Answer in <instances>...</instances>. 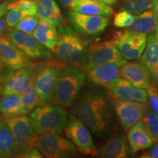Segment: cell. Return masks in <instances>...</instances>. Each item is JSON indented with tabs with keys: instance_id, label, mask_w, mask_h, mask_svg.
Here are the masks:
<instances>
[{
	"instance_id": "obj_9",
	"label": "cell",
	"mask_w": 158,
	"mask_h": 158,
	"mask_svg": "<svg viewBox=\"0 0 158 158\" xmlns=\"http://www.w3.org/2000/svg\"><path fill=\"white\" fill-rule=\"evenodd\" d=\"M65 132L79 152L84 155L95 156L98 152L89 130L80 118L72 115L65 126Z\"/></svg>"
},
{
	"instance_id": "obj_2",
	"label": "cell",
	"mask_w": 158,
	"mask_h": 158,
	"mask_svg": "<svg viewBox=\"0 0 158 158\" xmlns=\"http://www.w3.org/2000/svg\"><path fill=\"white\" fill-rule=\"evenodd\" d=\"M86 80V74L73 65H66L59 72L54 94L50 101L68 108L76 100Z\"/></svg>"
},
{
	"instance_id": "obj_22",
	"label": "cell",
	"mask_w": 158,
	"mask_h": 158,
	"mask_svg": "<svg viewBox=\"0 0 158 158\" xmlns=\"http://www.w3.org/2000/svg\"><path fill=\"white\" fill-rule=\"evenodd\" d=\"M71 9L86 15L110 17L114 14V10L109 5L94 0H74Z\"/></svg>"
},
{
	"instance_id": "obj_7",
	"label": "cell",
	"mask_w": 158,
	"mask_h": 158,
	"mask_svg": "<svg viewBox=\"0 0 158 158\" xmlns=\"http://www.w3.org/2000/svg\"><path fill=\"white\" fill-rule=\"evenodd\" d=\"M35 147L44 157L48 158L70 157L76 154V147L72 141L56 132L37 134Z\"/></svg>"
},
{
	"instance_id": "obj_14",
	"label": "cell",
	"mask_w": 158,
	"mask_h": 158,
	"mask_svg": "<svg viewBox=\"0 0 158 158\" xmlns=\"http://www.w3.org/2000/svg\"><path fill=\"white\" fill-rule=\"evenodd\" d=\"M35 73L33 64L15 70L0 84V95L20 94L34 78Z\"/></svg>"
},
{
	"instance_id": "obj_43",
	"label": "cell",
	"mask_w": 158,
	"mask_h": 158,
	"mask_svg": "<svg viewBox=\"0 0 158 158\" xmlns=\"http://www.w3.org/2000/svg\"><path fill=\"white\" fill-rule=\"evenodd\" d=\"M94 1L100 2H103L106 4H108V5H113V4H115L117 0H94Z\"/></svg>"
},
{
	"instance_id": "obj_37",
	"label": "cell",
	"mask_w": 158,
	"mask_h": 158,
	"mask_svg": "<svg viewBox=\"0 0 158 158\" xmlns=\"http://www.w3.org/2000/svg\"><path fill=\"white\" fill-rule=\"evenodd\" d=\"M147 151L142 154L141 157L143 158H158V142L153 144Z\"/></svg>"
},
{
	"instance_id": "obj_33",
	"label": "cell",
	"mask_w": 158,
	"mask_h": 158,
	"mask_svg": "<svg viewBox=\"0 0 158 158\" xmlns=\"http://www.w3.org/2000/svg\"><path fill=\"white\" fill-rule=\"evenodd\" d=\"M135 18V15H133L126 10L120 11L114 15V24L118 28H125L131 25Z\"/></svg>"
},
{
	"instance_id": "obj_41",
	"label": "cell",
	"mask_w": 158,
	"mask_h": 158,
	"mask_svg": "<svg viewBox=\"0 0 158 158\" xmlns=\"http://www.w3.org/2000/svg\"><path fill=\"white\" fill-rule=\"evenodd\" d=\"M59 2L64 7H67V8H71V7H72L73 3L74 0H59Z\"/></svg>"
},
{
	"instance_id": "obj_39",
	"label": "cell",
	"mask_w": 158,
	"mask_h": 158,
	"mask_svg": "<svg viewBox=\"0 0 158 158\" xmlns=\"http://www.w3.org/2000/svg\"><path fill=\"white\" fill-rule=\"evenodd\" d=\"M13 0H4L0 3V19L2 18L8 10V5Z\"/></svg>"
},
{
	"instance_id": "obj_20",
	"label": "cell",
	"mask_w": 158,
	"mask_h": 158,
	"mask_svg": "<svg viewBox=\"0 0 158 158\" xmlns=\"http://www.w3.org/2000/svg\"><path fill=\"white\" fill-rule=\"evenodd\" d=\"M131 154L125 137L122 135H117L100 147L97 155L104 158H125L130 157Z\"/></svg>"
},
{
	"instance_id": "obj_11",
	"label": "cell",
	"mask_w": 158,
	"mask_h": 158,
	"mask_svg": "<svg viewBox=\"0 0 158 158\" xmlns=\"http://www.w3.org/2000/svg\"><path fill=\"white\" fill-rule=\"evenodd\" d=\"M115 43L124 59L135 60L143 54L147 43V34L124 31L117 33Z\"/></svg>"
},
{
	"instance_id": "obj_26",
	"label": "cell",
	"mask_w": 158,
	"mask_h": 158,
	"mask_svg": "<svg viewBox=\"0 0 158 158\" xmlns=\"http://www.w3.org/2000/svg\"><path fill=\"white\" fill-rule=\"evenodd\" d=\"M20 152L5 121L0 124V158L19 157Z\"/></svg>"
},
{
	"instance_id": "obj_15",
	"label": "cell",
	"mask_w": 158,
	"mask_h": 158,
	"mask_svg": "<svg viewBox=\"0 0 158 158\" xmlns=\"http://www.w3.org/2000/svg\"><path fill=\"white\" fill-rule=\"evenodd\" d=\"M109 96L123 100L147 102V92L135 87L124 78H117L106 88Z\"/></svg>"
},
{
	"instance_id": "obj_29",
	"label": "cell",
	"mask_w": 158,
	"mask_h": 158,
	"mask_svg": "<svg viewBox=\"0 0 158 158\" xmlns=\"http://www.w3.org/2000/svg\"><path fill=\"white\" fill-rule=\"evenodd\" d=\"M122 3L126 10L135 15L152 8V0H122Z\"/></svg>"
},
{
	"instance_id": "obj_30",
	"label": "cell",
	"mask_w": 158,
	"mask_h": 158,
	"mask_svg": "<svg viewBox=\"0 0 158 158\" xmlns=\"http://www.w3.org/2000/svg\"><path fill=\"white\" fill-rule=\"evenodd\" d=\"M39 19L36 15H29L21 19L14 27L16 30L23 31L27 34L32 35L33 31L38 23Z\"/></svg>"
},
{
	"instance_id": "obj_44",
	"label": "cell",
	"mask_w": 158,
	"mask_h": 158,
	"mask_svg": "<svg viewBox=\"0 0 158 158\" xmlns=\"http://www.w3.org/2000/svg\"><path fill=\"white\" fill-rule=\"evenodd\" d=\"M154 30H155V35H156V37L158 38V22L157 23V24H156V27Z\"/></svg>"
},
{
	"instance_id": "obj_12",
	"label": "cell",
	"mask_w": 158,
	"mask_h": 158,
	"mask_svg": "<svg viewBox=\"0 0 158 158\" xmlns=\"http://www.w3.org/2000/svg\"><path fill=\"white\" fill-rule=\"evenodd\" d=\"M7 37L29 59H48L51 58V51L38 42L33 35L15 29H10Z\"/></svg>"
},
{
	"instance_id": "obj_23",
	"label": "cell",
	"mask_w": 158,
	"mask_h": 158,
	"mask_svg": "<svg viewBox=\"0 0 158 158\" xmlns=\"http://www.w3.org/2000/svg\"><path fill=\"white\" fill-rule=\"evenodd\" d=\"M32 35L45 48L54 52L58 40V31L56 30V27L39 19L38 23L33 31Z\"/></svg>"
},
{
	"instance_id": "obj_6",
	"label": "cell",
	"mask_w": 158,
	"mask_h": 158,
	"mask_svg": "<svg viewBox=\"0 0 158 158\" xmlns=\"http://www.w3.org/2000/svg\"><path fill=\"white\" fill-rule=\"evenodd\" d=\"M66 65L62 62H48L39 66L35 65L34 87L42 103L51 100L59 72Z\"/></svg>"
},
{
	"instance_id": "obj_45",
	"label": "cell",
	"mask_w": 158,
	"mask_h": 158,
	"mask_svg": "<svg viewBox=\"0 0 158 158\" xmlns=\"http://www.w3.org/2000/svg\"><path fill=\"white\" fill-rule=\"evenodd\" d=\"M4 120V117H3V116L2 115V114H0V124L2 123V122Z\"/></svg>"
},
{
	"instance_id": "obj_35",
	"label": "cell",
	"mask_w": 158,
	"mask_h": 158,
	"mask_svg": "<svg viewBox=\"0 0 158 158\" xmlns=\"http://www.w3.org/2000/svg\"><path fill=\"white\" fill-rule=\"evenodd\" d=\"M147 89V101L149 106L154 113L158 115V86L151 83Z\"/></svg>"
},
{
	"instance_id": "obj_17",
	"label": "cell",
	"mask_w": 158,
	"mask_h": 158,
	"mask_svg": "<svg viewBox=\"0 0 158 158\" xmlns=\"http://www.w3.org/2000/svg\"><path fill=\"white\" fill-rule=\"evenodd\" d=\"M0 59L15 70L32 64L29 57L6 35L0 37Z\"/></svg>"
},
{
	"instance_id": "obj_8",
	"label": "cell",
	"mask_w": 158,
	"mask_h": 158,
	"mask_svg": "<svg viewBox=\"0 0 158 158\" xmlns=\"http://www.w3.org/2000/svg\"><path fill=\"white\" fill-rule=\"evenodd\" d=\"M109 99L119 122L125 130L142 121L150 108L147 102L123 100L111 96H109Z\"/></svg>"
},
{
	"instance_id": "obj_21",
	"label": "cell",
	"mask_w": 158,
	"mask_h": 158,
	"mask_svg": "<svg viewBox=\"0 0 158 158\" xmlns=\"http://www.w3.org/2000/svg\"><path fill=\"white\" fill-rule=\"evenodd\" d=\"M36 7V16L55 27L64 23L60 9L54 0H34Z\"/></svg>"
},
{
	"instance_id": "obj_25",
	"label": "cell",
	"mask_w": 158,
	"mask_h": 158,
	"mask_svg": "<svg viewBox=\"0 0 158 158\" xmlns=\"http://www.w3.org/2000/svg\"><path fill=\"white\" fill-rule=\"evenodd\" d=\"M158 19L152 10L143 12L135 16L133 22L127 27L126 31L133 33H143L147 34L154 31Z\"/></svg>"
},
{
	"instance_id": "obj_40",
	"label": "cell",
	"mask_w": 158,
	"mask_h": 158,
	"mask_svg": "<svg viewBox=\"0 0 158 158\" xmlns=\"http://www.w3.org/2000/svg\"><path fill=\"white\" fill-rule=\"evenodd\" d=\"M9 30L10 28L7 27L5 19L1 18V19H0V37L5 36L7 33H8Z\"/></svg>"
},
{
	"instance_id": "obj_18",
	"label": "cell",
	"mask_w": 158,
	"mask_h": 158,
	"mask_svg": "<svg viewBox=\"0 0 158 158\" xmlns=\"http://www.w3.org/2000/svg\"><path fill=\"white\" fill-rule=\"evenodd\" d=\"M120 74L140 89H146L152 83L150 70L141 62H126L121 66Z\"/></svg>"
},
{
	"instance_id": "obj_3",
	"label": "cell",
	"mask_w": 158,
	"mask_h": 158,
	"mask_svg": "<svg viewBox=\"0 0 158 158\" xmlns=\"http://www.w3.org/2000/svg\"><path fill=\"white\" fill-rule=\"evenodd\" d=\"M86 49L84 40L70 26H59L54 52L61 62L78 68L86 63Z\"/></svg>"
},
{
	"instance_id": "obj_1",
	"label": "cell",
	"mask_w": 158,
	"mask_h": 158,
	"mask_svg": "<svg viewBox=\"0 0 158 158\" xmlns=\"http://www.w3.org/2000/svg\"><path fill=\"white\" fill-rule=\"evenodd\" d=\"M75 101L77 116L91 131L99 137L107 135L113 119L109 98L100 89L89 88L79 93Z\"/></svg>"
},
{
	"instance_id": "obj_16",
	"label": "cell",
	"mask_w": 158,
	"mask_h": 158,
	"mask_svg": "<svg viewBox=\"0 0 158 158\" xmlns=\"http://www.w3.org/2000/svg\"><path fill=\"white\" fill-rule=\"evenodd\" d=\"M120 68V65L114 63L86 64V77L94 85L106 88L113 81L121 76Z\"/></svg>"
},
{
	"instance_id": "obj_10",
	"label": "cell",
	"mask_w": 158,
	"mask_h": 158,
	"mask_svg": "<svg viewBox=\"0 0 158 158\" xmlns=\"http://www.w3.org/2000/svg\"><path fill=\"white\" fill-rule=\"evenodd\" d=\"M86 64L114 63L122 66L126 62L115 41L108 40L90 45L86 49Z\"/></svg>"
},
{
	"instance_id": "obj_13",
	"label": "cell",
	"mask_w": 158,
	"mask_h": 158,
	"mask_svg": "<svg viewBox=\"0 0 158 158\" xmlns=\"http://www.w3.org/2000/svg\"><path fill=\"white\" fill-rule=\"evenodd\" d=\"M68 16L74 29L87 36H96L101 34L107 28L110 21L108 17L86 15L73 10L69 13Z\"/></svg>"
},
{
	"instance_id": "obj_24",
	"label": "cell",
	"mask_w": 158,
	"mask_h": 158,
	"mask_svg": "<svg viewBox=\"0 0 158 158\" xmlns=\"http://www.w3.org/2000/svg\"><path fill=\"white\" fill-rule=\"evenodd\" d=\"M0 114L4 118L27 115L20 94L0 95Z\"/></svg>"
},
{
	"instance_id": "obj_31",
	"label": "cell",
	"mask_w": 158,
	"mask_h": 158,
	"mask_svg": "<svg viewBox=\"0 0 158 158\" xmlns=\"http://www.w3.org/2000/svg\"><path fill=\"white\" fill-rule=\"evenodd\" d=\"M5 15L6 23L10 29L14 28L15 26L23 18L29 16V14L27 12L15 7L8 9Z\"/></svg>"
},
{
	"instance_id": "obj_36",
	"label": "cell",
	"mask_w": 158,
	"mask_h": 158,
	"mask_svg": "<svg viewBox=\"0 0 158 158\" xmlns=\"http://www.w3.org/2000/svg\"><path fill=\"white\" fill-rule=\"evenodd\" d=\"M14 71V69H13L10 68V67H9L7 64H6L3 61L0 59V84H1L6 78H8Z\"/></svg>"
},
{
	"instance_id": "obj_28",
	"label": "cell",
	"mask_w": 158,
	"mask_h": 158,
	"mask_svg": "<svg viewBox=\"0 0 158 158\" xmlns=\"http://www.w3.org/2000/svg\"><path fill=\"white\" fill-rule=\"evenodd\" d=\"M20 97L27 114L30 113L35 108L42 104L35 90L34 78L20 94Z\"/></svg>"
},
{
	"instance_id": "obj_38",
	"label": "cell",
	"mask_w": 158,
	"mask_h": 158,
	"mask_svg": "<svg viewBox=\"0 0 158 158\" xmlns=\"http://www.w3.org/2000/svg\"><path fill=\"white\" fill-rule=\"evenodd\" d=\"M150 74H151L152 83L158 86V62L150 70Z\"/></svg>"
},
{
	"instance_id": "obj_5",
	"label": "cell",
	"mask_w": 158,
	"mask_h": 158,
	"mask_svg": "<svg viewBox=\"0 0 158 158\" xmlns=\"http://www.w3.org/2000/svg\"><path fill=\"white\" fill-rule=\"evenodd\" d=\"M29 118L37 134L44 132L62 133L68 122L67 113L63 108L44 102L32 110Z\"/></svg>"
},
{
	"instance_id": "obj_4",
	"label": "cell",
	"mask_w": 158,
	"mask_h": 158,
	"mask_svg": "<svg viewBox=\"0 0 158 158\" xmlns=\"http://www.w3.org/2000/svg\"><path fill=\"white\" fill-rule=\"evenodd\" d=\"M19 149V157L40 158L43 155L35 147L37 133L30 118L26 115L4 118Z\"/></svg>"
},
{
	"instance_id": "obj_42",
	"label": "cell",
	"mask_w": 158,
	"mask_h": 158,
	"mask_svg": "<svg viewBox=\"0 0 158 158\" xmlns=\"http://www.w3.org/2000/svg\"><path fill=\"white\" fill-rule=\"evenodd\" d=\"M152 10L158 19V0H152Z\"/></svg>"
},
{
	"instance_id": "obj_27",
	"label": "cell",
	"mask_w": 158,
	"mask_h": 158,
	"mask_svg": "<svg viewBox=\"0 0 158 158\" xmlns=\"http://www.w3.org/2000/svg\"><path fill=\"white\" fill-rule=\"evenodd\" d=\"M147 48L144 49L141 54V62L147 68L151 70L153 67L158 62V38L155 33L150 32L147 38Z\"/></svg>"
},
{
	"instance_id": "obj_46",
	"label": "cell",
	"mask_w": 158,
	"mask_h": 158,
	"mask_svg": "<svg viewBox=\"0 0 158 158\" xmlns=\"http://www.w3.org/2000/svg\"><path fill=\"white\" fill-rule=\"evenodd\" d=\"M2 0H0V2H2Z\"/></svg>"
},
{
	"instance_id": "obj_34",
	"label": "cell",
	"mask_w": 158,
	"mask_h": 158,
	"mask_svg": "<svg viewBox=\"0 0 158 158\" xmlns=\"http://www.w3.org/2000/svg\"><path fill=\"white\" fill-rule=\"evenodd\" d=\"M13 7L27 12L29 15H36V7L34 0H13L9 4L8 9Z\"/></svg>"
},
{
	"instance_id": "obj_32",
	"label": "cell",
	"mask_w": 158,
	"mask_h": 158,
	"mask_svg": "<svg viewBox=\"0 0 158 158\" xmlns=\"http://www.w3.org/2000/svg\"><path fill=\"white\" fill-rule=\"evenodd\" d=\"M148 129H149L150 133L152 136L155 142H158V115L152 110L149 109L147 115L142 120Z\"/></svg>"
},
{
	"instance_id": "obj_19",
	"label": "cell",
	"mask_w": 158,
	"mask_h": 158,
	"mask_svg": "<svg viewBox=\"0 0 158 158\" xmlns=\"http://www.w3.org/2000/svg\"><path fill=\"white\" fill-rule=\"evenodd\" d=\"M127 142L132 155L149 149L155 143L149 129L143 121H140L129 129Z\"/></svg>"
}]
</instances>
